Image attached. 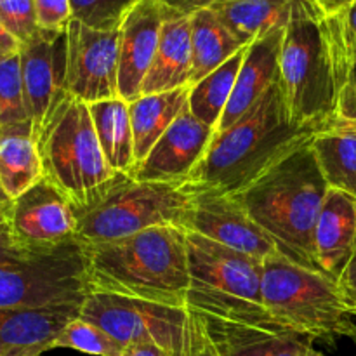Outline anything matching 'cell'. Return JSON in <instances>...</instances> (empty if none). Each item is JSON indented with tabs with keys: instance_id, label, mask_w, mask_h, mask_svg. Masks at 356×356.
<instances>
[{
	"instance_id": "1",
	"label": "cell",
	"mask_w": 356,
	"mask_h": 356,
	"mask_svg": "<svg viewBox=\"0 0 356 356\" xmlns=\"http://www.w3.org/2000/svg\"><path fill=\"white\" fill-rule=\"evenodd\" d=\"M322 131L327 129L296 124L284 90L275 82L240 120L216 132L207 153L184 184L195 193L236 195L309 145Z\"/></svg>"
},
{
	"instance_id": "2",
	"label": "cell",
	"mask_w": 356,
	"mask_h": 356,
	"mask_svg": "<svg viewBox=\"0 0 356 356\" xmlns=\"http://www.w3.org/2000/svg\"><path fill=\"white\" fill-rule=\"evenodd\" d=\"M92 292L186 308V229L155 226L124 238L87 243Z\"/></svg>"
},
{
	"instance_id": "3",
	"label": "cell",
	"mask_w": 356,
	"mask_h": 356,
	"mask_svg": "<svg viewBox=\"0 0 356 356\" xmlns=\"http://www.w3.org/2000/svg\"><path fill=\"white\" fill-rule=\"evenodd\" d=\"M327 191L329 186L309 143L235 197L273 240L278 254L320 271L313 233Z\"/></svg>"
},
{
	"instance_id": "4",
	"label": "cell",
	"mask_w": 356,
	"mask_h": 356,
	"mask_svg": "<svg viewBox=\"0 0 356 356\" xmlns=\"http://www.w3.org/2000/svg\"><path fill=\"white\" fill-rule=\"evenodd\" d=\"M193 200L195 191L184 183H153L115 172L89 204L75 209L76 236L97 243L155 226L186 229Z\"/></svg>"
},
{
	"instance_id": "5",
	"label": "cell",
	"mask_w": 356,
	"mask_h": 356,
	"mask_svg": "<svg viewBox=\"0 0 356 356\" xmlns=\"http://www.w3.org/2000/svg\"><path fill=\"white\" fill-rule=\"evenodd\" d=\"M323 13L313 0L294 7L280 52V83L296 124L336 127L332 58L323 30Z\"/></svg>"
},
{
	"instance_id": "6",
	"label": "cell",
	"mask_w": 356,
	"mask_h": 356,
	"mask_svg": "<svg viewBox=\"0 0 356 356\" xmlns=\"http://www.w3.org/2000/svg\"><path fill=\"white\" fill-rule=\"evenodd\" d=\"M263 306L277 322L313 341L356 339L355 316L336 280L322 271L285 259L282 254L263 263Z\"/></svg>"
},
{
	"instance_id": "7",
	"label": "cell",
	"mask_w": 356,
	"mask_h": 356,
	"mask_svg": "<svg viewBox=\"0 0 356 356\" xmlns=\"http://www.w3.org/2000/svg\"><path fill=\"white\" fill-rule=\"evenodd\" d=\"M186 308L222 318H263V261L186 232Z\"/></svg>"
},
{
	"instance_id": "8",
	"label": "cell",
	"mask_w": 356,
	"mask_h": 356,
	"mask_svg": "<svg viewBox=\"0 0 356 356\" xmlns=\"http://www.w3.org/2000/svg\"><path fill=\"white\" fill-rule=\"evenodd\" d=\"M44 176L75 209L89 204L115 176L101 149L89 104L66 96L37 139Z\"/></svg>"
},
{
	"instance_id": "9",
	"label": "cell",
	"mask_w": 356,
	"mask_h": 356,
	"mask_svg": "<svg viewBox=\"0 0 356 356\" xmlns=\"http://www.w3.org/2000/svg\"><path fill=\"white\" fill-rule=\"evenodd\" d=\"M90 292L87 243L79 236L24 261L0 264V308L86 302Z\"/></svg>"
},
{
	"instance_id": "10",
	"label": "cell",
	"mask_w": 356,
	"mask_h": 356,
	"mask_svg": "<svg viewBox=\"0 0 356 356\" xmlns=\"http://www.w3.org/2000/svg\"><path fill=\"white\" fill-rule=\"evenodd\" d=\"M80 318L103 329L125 348L155 344L169 356H191L193 350L197 323L188 308L90 292Z\"/></svg>"
},
{
	"instance_id": "11",
	"label": "cell",
	"mask_w": 356,
	"mask_h": 356,
	"mask_svg": "<svg viewBox=\"0 0 356 356\" xmlns=\"http://www.w3.org/2000/svg\"><path fill=\"white\" fill-rule=\"evenodd\" d=\"M120 28L94 30L73 19L66 30V92L83 103L118 97Z\"/></svg>"
},
{
	"instance_id": "12",
	"label": "cell",
	"mask_w": 356,
	"mask_h": 356,
	"mask_svg": "<svg viewBox=\"0 0 356 356\" xmlns=\"http://www.w3.org/2000/svg\"><path fill=\"white\" fill-rule=\"evenodd\" d=\"M24 99L35 141L66 92V31L38 30L21 45Z\"/></svg>"
},
{
	"instance_id": "13",
	"label": "cell",
	"mask_w": 356,
	"mask_h": 356,
	"mask_svg": "<svg viewBox=\"0 0 356 356\" xmlns=\"http://www.w3.org/2000/svg\"><path fill=\"white\" fill-rule=\"evenodd\" d=\"M10 232L24 249L42 252L76 238V214L65 191L51 179L37 184L14 198Z\"/></svg>"
},
{
	"instance_id": "14",
	"label": "cell",
	"mask_w": 356,
	"mask_h": 356,
	"mask_svg": "<svg viewBox=\"0 0 356 356\" xmlns=\"http://www.w3.org/2000/svg\"><path fill=\"white\" fill-rule=\"evenodd\" d=\"M191 313L219 356H306L315 343L270 315L263 318H222Z\"/></svg>"
},
{
	"instance_id": "15",
	"label": "cell",
	"mask_w": 356,
	"mask_h": 356,
	"mask_svg": "<svg viewBox=\"0 0 356 356\" xmlns=\"http://www.w3.org/2000/svg\"><path fill=\"white\" fill-rule=\"evenodd\" d=\"M186 232L198 233L263 263L278 254L273 240L250 218L235 195L197 191Z\"/></svg>"
},
{
	"instance_id": "16",
	"label": "cell",
	"mask_w": 356,
	"mask_h": 356,
	"mask_svg": "<svg viewBox=\"0 0 356 356\" xmlns=\"http://www.w3.org/2000/svg\"><path fill=\"white\" fill-rule=\"evenodd\" d=\"M214 134V129L195 118L186 104L152 152L136 163L132 176L153 183H186L207 153Z\"/></svg>"
},
{
	"instance_id": "17",
	"label": "cell",
	"mask_w": 356,
	"mask_h": 356,
	"mask_svg": "<svg viewBox=\"0 0 356 356\" xmlns=\"http://www.w3.org/2000/svg\"><path fill=\"white\" fill-rule=\"evenodd\" d=\"M172 10L163 0H139L120 26L118 97L132 103L141 96L143 82L155 58L163 23Z\"/></svg>"
},
{
	"instance_id": "18",
	"label": "cell",
	"mask_w": 356,
	"mask_h": 356,
	"mask_svg": "<svg viewBox=\"0 0 356 356\" xmlns=\"http://www.w3.org/2000/svg\"><path fill=\"white\" fill-rule=\"evenodd\" d=\"M82 305L0 308V356H42L54 350L59 334L80 316Z\"/></svg>"
},
{
	"instance_id": "19",
	"label": "cell",
	"mask_w": 356,
	"mask_h": 356,
	"mask_svg": "<svg viewBox=\"0 0 356 356\" xmlns=\"http://www.w3.org/2000/svg\"><path fill=\"white\" fill-rule=\"evenodd\" d=\"M355 249L356 198L329 188L313 233V250L320 271L339 282Z\"/></svg>"
},
{
	"instance_id": "20",
	"label": "cell",
	"mask_w": 356,
	"mask_h": 356,
	"mask_svg": "<svg viewBox=\"0 0 356 356\" xmlns=\"http://www.w3.org/2000/svg\"><path fill=\"white\" fill-rule=\"evenodd\" d=\"M284 33L285 28H278L247 45L235 89L216 132L232 127L266 94L275 82H278Z\"/></svg>"
},
{
	"instance_id": "21",
	"label": "cell",
	"mask_w": 356,
	"mask_h": 356,
	"mask_svg": "<svg viewBox=\"0 0 356 356\" xmlns=\"http://www.w3.org/2000/svg\"><path fill=\"white\" fill-rule=\"evenodd\" d=\"M191 16L172 14L163 23L155 58L143 82L141 96L191 86Z\"/></svg>"
},
{
	"instance_id": "22",
	"label": "cell",
	"mask_w": 356,
	"mask_h": 356,
	"mask_svg": "<svg viewBox=\"0 0 356 356\" xmlns=\"http://www.w3.org/2000/svg\"><path fill=\"white\" fill-rule=\"evenodd\" d=\"M322 23L332 58L336 87L334 118L337 125L356 127V35L348 21L346 10L332 16L323 14Z\"/></svg>"
},
{
	"instance_id": "23",
	"label": "cell",
	"mask_w": 356,
	"mask_h": 356,
	"mask_svg": "<svg viewBox=\"0 0 356 356\" xmlns=\"http://www.w3.org/2000/svg\"><path fill=\"white\" fill-rule=\"evenodd\" d=\"M299 2L301 0H219L209 9L218 14L243 45H250L270 31L287 28Z\"/></svg>"
},
{
	"instance_id": "24",
	"label": "cell",
	"mask_w": 356,
	"mask_h": 356,
	"mask_svg": "<svg viewBox=\"0 0 356 356\" xmlns=\"http://www.w3.org/2000/svg\"><path fill=\"white\" fill-rule=\"evenodd\" d=\"M191 87V86H190ZM190 87L169 90V92L139 96L129 103L132 134H134L136 163L141 162L167 129L176 122L188 104Z\"/></svg>"
},
{
	"instance_id": "25",
	"label": "cell",
	"mask_w": 356,
	"mask_h": 356,
	"mask_svg": "<svg viewBox=\"0 0 356 356\" xmlns=\"http://www.w3.org/2000/svg\"><path fill=\"white\" fill-rule=\"evenodd\" d=\"M101 149L113 172L131 174L136 167L134 134L129 103L122 97L89 104Z\"/></svg>"
},
{
	"instance_id": "26",
	"label": "cell",
	"mask_w": 356,
	"mask_h": 356,
	"mask_svg": "<svg viewBox=\"0 0 356 356\" xmlns=\"http://www.w3.org/2000/svg\"><path fill=\"white\" fill-rule=\"evenodd\" d=\"M243 47L247 45L228 30L212 9H202L191 14V86L216 72Z\"/></svg>"
},
{
	"instance_id": "27",
	"label": "cell",
	"mask_w": 356,
	"mask_h": 356,
	"mask_svg": "<svg viewBox=\"0 0 356 356\" xmlns=\"http://www.w3.org/2000/svg\"><path fill=\"white\" fill-rule=\"evenodd\" d=\"M312 148L327 186L356 198L355 125H336L322 131L313 138Z\"/></svg>"
},
{
	"instance_id": "28",
	"label": "cell",
	"mask_w": 356,
	"mask_h": 356,
	"mask_svg": "<svg viewBox=\"0 0 356 356\" xmlns=\"http://www.w3.org/2000/svg\"><path fill=\"white\" fill-rule=\"evenodd\" d=\"M44 177L40 152L31 131H0V186L17 198Z\"/></svg>"
},
{
	"instance_id": "29",
	"label": "cell",
	"mask_w": 356,
	"mask_h": 356,
	"mask_svg": "<svg viewBox=\"0 0 356 356\" xmlns=\"http://www.w3.org/2000/svg\"><path fill=\"white\" fill-rule=\"evenodd\" d=\"M245 51L247 47H243L225 65L219 66L216 72L190 87L188 108L195 115V118H198L202 124L209 125L214 131H218L219 122L225 115L229 97L235 89L236 76H238Z\"/></svg>"
},
{
	"instance_id": "30",
	"label": "cell",
	"mask_w": 356,
	"mask_h": 356,
	"mask_svg": "<svg viewBox=\"0 0 356 356\" xmlns=\"http://www.w3.org/2000/svg\"><path fill=\"white\" fill-rule=\"evenodd\" d=\"M0 131H31L19 51L0 58Z\"/></svg>"
},
{
	"instance_id": "31",
	"label": "cell",
	"mask_w": 356,
	"mask_h": 356,
	"mask_svg": "<svg viewBox=\"0 0 356 356\" xmlns=\"http://www.w3.org/2000/svg\"><path fill=\"white\" fill-rule=\"evenodd\" d=\"M54 348H68L92 356H122L127 350L103 329L80 316L65 327L56 339Z\"/></svg>"
},
{
	"instance_id": "32",
	"label": "cell",
	"mask_w": 356,
	"mask_h": 356,
	"mask_svg": "<svg viewBox=\"0 0 356 356\" xmlns=\"http://www.w3.org/2000/svg\"><path fill=\"white\" fill-rule=\"evenodd\" d=\"M73 19L94 30H118L139 0H70Z\"/></svg>"
},
{
	"instance_id": "33",
	"label": "cell",
	"mask_w": 356,
	"mask_h": 356,
	"mask_svg": "<svg viewBox=\"0 0 356 356\" xmlns=\"http://www.w3.org/2000/svg\"><path fill=\"white\" fill-rule=\"evenodd\" d=\"M0 23L21 45L26 44L38 31L33 0H0Z\"/></svg>"
},
{
	"instance_id": "34",
	"label": "cell",
	"mask_w": 356,
	"mask_h": 356,
	"mask_svg": "<svg viewBox=\"0 0 356 356\" xmlns=\"http://www.w3.org/2000/svg\"><path fill=\"white\" fill-rule=\"evenodd\" d=\"M38 30L66 31L73 21L70 0H33Z\"/></svg>"
},
{
	"instance_id": "35",
	"label": "cell",
	"mask_w": 356,
	"mask_h": 356,
	"mask_svg": "<svg viewBox=\"0 0 356 356\" xmlns=\"http://www.w3.org/2000/svg\"><path fill=\"white\" fill-rule=\"evenodd\" d=\"M42 252H44V250H42ZM35 254L38 252L24 249L23 245H19V243L16 242L9 225L0 226V264L17 263V261H24L28 259V257L35 256Z\"/></svg>"
},
{
	"instance_id": "36",
	"label": "cell",
	"mask_w": 356,
	"mask_h": 356,
	"mask_svg": "<svg viewBox=\"0 0 356 356\" xmlns=\"http://www.w3.org/2000/svg\"><path fill=\"white\" fill-rule=\"evenodd\" d=\"M337 285H339L341 294H343L348 309H350L351 315L356 318V249L353 252V257L348 263L346 270L341 275Z\"/></svg>"
},
{
	"instance_id": "37",
	"label": "cell",
	"mask_w": 356,
	"mask_h": 356,
	"mask_svg": "<svg viewBox=\"0 0 356 356\" xmlns=\"http://www.w3.org/2000/svg\"><path fill=\"white\" fill-rule=\"evenodd\" d=\"M172 13L181 14V16H191L197 10L209 9L219 0H163Z\"/></svg>"
},
{
	"instance_id": "38",
	"label": "cell",
	"mask_w": 356,
	"mask_h": 356,
	"mask_svg": "<svg viewBox=\"0 0 356 356\" xmlns=\"http://www.w3.org/2000/svg\"><path fill=\"white\" fill-rule=\"evenodd\" d=\"M195 323H197V330H195V343H193V350H191V356H219L218 351H216V348L212 346V343L209 341L207 334H205L204 329H202L197 316H195Z\"/></svg>"
},
{
	"instance_id": "39",
	"label": "cell",
	"mask_w": 356,
	"mask_h": 356,
	"mask_svg": "<svg viewBox=\"0 0 356 356\" xmlns=\"http://www.w3.org/2000/svg\"><path fill=\"white\" fill-rule=\"evenodd\" d=\"M313 2L318 6V9L322 10L325 16H332V14L346 10L355 0H313Z\"/></svg>"
},
{
	"instance_id": "40",
	"label": "cell",
	"mask_w": 356,
	"mask_h": 356,
	"mask_svg": "<svg viewBox=\"0 0 356 356\" xmlns=\"http://www.w3.org/2000/svg\"><path fill=\"white\" fill-rule=\"evenodd\" d=\"M21 49V44L9 33V31L3 28V24L0 23V58L7 54H13Z\"/></svg>"
},
{
	"instance_id": "41",
	"label": "cell",
	"mask_w": 356,
	"mask_h": 356,
	"mask_svg": "<svg viewBox=\"0 0 356 356\" xmlns=\"http://www.w3.org/2000/svg\"><path fill=\"white\" fill-rule=\"evenodd\" d=\"M129 356H169L163 350H160L155 344H136L127 348Z\"/></svg>"
},
{
	"instance_id": "42",
	"label": "cell",
	"mask_w": 356,
	"mask_h": 356,
	"mask_svg": "<svg viewBox=\"0 0 356 356\" xmlns=\"http://www.w3.org/2000/svg\"><path fill=\"white\" fill-rule=\"evenodd\" d=\"M13 198L0 186V226L9 225L10 214H13Z\"/></svg>"
},
{
	"instance_id": "43",
	"label": "cell",
	"mask_w": 356,
	"mask_h": 356,
	"mask_svg": "<svg viewBox=\"0 0 356 356\" xmlns=\"http://www.w3.org/2000/svg\"><path fill=\"white\" fill-rule=\"evenodd\" d=\"M346 16H348V21H350L351 28H353L355 35H356V0L346 9Z\"/></svg>"
},
{
	"instance_id": "44",
	"label": "cell",
	"mask_w": 356,
	"mask_h": 356,
	"mask_svg": "<svg viewBox=\"0 0 356 356\" xmlns=\"http://www.w3.org/2000/svg\"><path fill=\"white\" fill-rule=\"evenodd\" d=\"M306 356H325L323 353H320V351H316L315 348H312V350L308 351V353H306Z\"/></svg>"
},
{
	"instance_id": "45",
	"label": "cell",
	"mask_w": 356,
	"mask_h": 356,
	"mask_svg": "<svg viewBox=\"0 0 356 356\" xmlns=\"http://www.w3.org/2000/svg\"><path fill=\"white\" fill-rule=\"evenodd\" d=\"M122 356H129V355H127V350H125V353H124V355H122Z\"/></svg>"
}]
</instances>
